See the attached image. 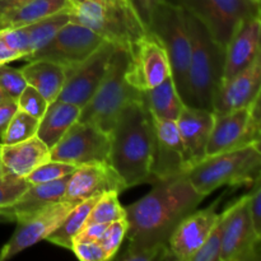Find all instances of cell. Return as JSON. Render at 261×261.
Here are the masks:
<instances>
[{"instance_id": "obj_1", "label": "cell", "mask_w": 261, "mask_h": 261, "mask_svg": "<svg viewBox=\"0 0 261 261\" xmlns=\"http://www.w3.org/2000/svg\"><path fill=\"white\" fill-rule=\"evenodd\" d=\"M204 199L184 175L154 181L147 195L125 206L129 245L120 260H168V239Z\"/></svg>"}, {"instance_id": "obj_2", "label": "cell", "mask_w": 261, "mask_h": 261, "mask_svg": "<svg viewBox=\"0 0 261 261\" xmlns=\"http://www.w3.org/2000/svg\"><path fill=\"white\" fill-rule=\"evenodd\" d=\"M110 163L127 188L152 180L155 133L153 117L143 98L124 107L110 132Z\"/></svg>"}, {"instance_id": "obj_3", "label": "cell", "mask_w": 261, "mask_h": 261, "mask_svg": "<svg viewBox=\"0 0 261 261\" xmlns=\"http://www.w3.org/2000/svg\"><path fill=\"white\" fill-rule=\"evenodd\" d=\"M185 14L191 42L185 105L213 111L214 97L223 81L226 47L212 37L200 20L186 10Z\"/></svg>"}, {"instance_id": "obj_4", "label": "cell", "mask_w": 261, "mask_h": 261, "mask_svg": "<svg viewBox=\"0 0 261 261\" xmlns=\"http://www.w3.org/2000/svg\"><path fill=\"white\" fill-rule=\"evenodd\" d=\"M204 196L222 186H252L261 180V154L250 143L228 152L206 155L182 173Z\"/></svg>"}, {"instance_id": "obj_5", "label": "cell", "mask_w": 261, "mask_h": 261, "mask_svg": "<svg viewBox=\"0 0 261 261\" xmlns=\"http://www.w3.org/2000/svg\"><path fill=\"white\" fill-rule=\"evenodd\" d=\"M129 60V51L117 47L103 81L88 103L82 107L79 121L92 122L110 134L124 107L142 98V92L126 79Z\"/></svg>"}, {"instance_id": "obj_6", "label": "cell", "mask_w": 261, "mask_h": 261, "mask_svg": "<svg viewBox=\"0 0 261 261\" xmlns=\"http://www.w3.org/2000/svg\"><path fill=\"white\" fill-rule=\"evenodd\" d=\"M71 22L79 23L116 47L130 51L147 30L132 5H107L91 0L71 3Z\"/></svg>"}, {"instance_id": "obj_7", "label": "cell", "mask_w": 261, "mask_h": 261, "mask_svg": "<svg viewBox=\"0 0 261 261\" xmlns=\"http://www.w3.org/2000/svg\"><path fill=\"white\" fill-rule=\"evenodd\" d=\"M148 31L154 33L165 46L176 89L184 103H186L191 42L185 10L163 0L153 12Z\"/></svg>"}, {"instance_id": "obj_8", "label": "cell", "mask_w": 261, "mask_h": 261, "mask_svg": "<svg viewBox=\"0 0 261 261\" xmlns=\"http://www.w3.org/2000/svg\"><path fill=\"white\" fill-rule=\"evenodd\" d=\"M200 20L212 37L226 47L240 24L259 14L257 0H166Z\"/></svg>"}, {"instance_id": "obj_9", "label": "cell", "mask_w": 261, "mask_h": 261, "mask_svg": "<svg viewBox=\"0 0 261 261\" xmlns=\"http://www.w3.org/2000/svg\"><path fill=\"white\" fill-rule=\"evenodd\" d=\"M222 214L221 261H261V236L252 221L249 194L237 199Z\"/></svg>"}, {"instance_id": "obj_10", "label": "cell", "mask_w": 261, "mask_h": 261, "mask_svg": "<svg viewBox=\"0 0 261 261\" xmlns=\"http://www.w3.org/2000/svg\"><path fill=\"white\" fill-rule=\"evenodd\" d=\"M111 137L92 122L76 121L50 149L51 160L81 166L110 163Z\"/></svg>"}, {"instance_id": "obj_11", "label": "cell", "mask_w": 261, "mask_h": 261, "mask_svg": "<svg viewBox=\"0 0 261 261\" xmlns=\"http://www.w3.org/2000/svg\"><path fill=\"white\" fill-rule=\"evenodd\" d=\"M126 79L135 89L145 92L172 76L167 51L154 33L147 32L130 48Z\"/></svg>"}, {"instance_id": "obj_12", "label": "cell", "mask_w": 261, "mask_h": 261, "mask_svg": "<svg viewBox=\"0 0 261 261\" xmlns=\"http://www.w3.org/2000/svg\"><path fill=\"white\" fill-rule=\"evenodd\" d=\"M103 42V38L88 27L70 20L27 60H50L68 70L86 60Z\"/></svg>"}, {"instance_id": "obj_13", "label": "cell", "mask_w": 261, "mask_h": 261, "mask_svg": "<svg viewBox=\"0 0 261 261\" xmlns=\"http://www.w3.org/2000/svg\"><path fill=\"white\" fill-rule=\"evenodd\" d=\"M78 203L71 200L56 201L18 221L15 232L0 250V261L12 259L28 247L45 241Z\"/></svg>"}, {"instance_id": "obj_14", "label": "cell", "mask_w": 261, "mask_h": 261, "mask_svg": "<svg viewBox=\"0 0 261 261\" xmlns=\"http://www.w3.org/2000/svg\"><path fill=\"white\" fill-rule=\"evenodd\" d=\"M114 43L105 41L92 55L66 70V81L58 99L84 107L103 81L116 51Z\"/></svg>"}, {"instance_id": "obj_15", "label": "cell", "mask_w": 261, "mask_h": 261, "mask_svg": "<svg viewBox=\"0 0 261 261\" xmlns=\"http://www.w3.org/2000/svg\"><path fill=\"white\" fill-rule=\"evenodd\" d=\"M221 200L222 196L208 208L201 211L195 209L177 224L167 241L168 260L191 261L218 219L217 208Z\"/></svg>"}, {"instance_id": "obj_16", "label": "cell", "mask_w": 261, "mask_h": 261, "mask_svg": "<svg viewBox=\"0 0 261 261\" xmlns=\"http://www.w3.org/2000/svg\"><path fill=\"white\" fill-rule=\"evenodd\" d=\"M126 189L129 188L124 178L111 163H86L78 166L69 176L64 200L82 201L107 191H117L120 194Z\"/></svg>"}, {"instance_id": "obj_17", "label": "cell", "mask_w": 261, "mask_h": 261, "mask_svg": "<svg viewBox=\"0 0 261 261\" xmlns=\"http://www.w3.org/2000/svg\"><path fill=\"white\" fill-rule=\"evenodd\" d=\"M153 117V116H152ZM155 133L152 178L154 181L175 177L186 171L185 149L178 133L177 122L153 117Z\"/></svg>"}, {"instance_id": "obj_18", "label": "cell", "mask_w": 261, "mask_h": 261, "mask_svg": "<svg viewBox=\"0 0 261 261\" xmlns=\"http://www.w3.org/2000/svg\"><path fill=\"white\" fill-rule=\"evenodd\" d=\"M261 89V46L254 60L245 69L223 81L217 91L213 112L224 114L251 107Z\"/></svg>"}, {"instance_id": "obj_19", "label": "cell", "mask_w": 261, "mask_h": 261, "mask_svg": "<svg viewBox=\"0 0 261 261\" xmlns=\"http://www.w3.org/2000/svg\"><path fill=\"white\" fill-rule=\"evenodd\" d=\"M176 122L185 149L186 166L190 168L206 155V145L213 127L214 112L212 110L184 105Z\"/></svg>"}, {"instance_id": "obj_20", "label": "cell", "mask_w": 261, "mask_h": 261, "mask_svg": "<svg viewBox=\"0 0 261 261\" xmlns=\"http://www.w3.org/2000/svg\"><path fill=\"white\" fill-rule=\"evenodd\" d=\"M260 46L261 18L257 14L244 20L226 45L223 81L232 78L246 68L257 55Z\"/></svg>"}, {"instance_id": "obj_21", "label": "cell", "mask_w": 261, "mask_h": 261, "mask_svg": "<svg viewBox=\"0 0 261 261\" xmlns=\"http://www.w3.org/2000/svg\"><path fill=\"white\" fill-rule=\"evenodd\" d=\"M250 122V107L224 114L214 112V122L206 145V155L219 154L245 145V138L249 132Z\"/></svg>"}, {"instance_id": "obj_22", "label": "cell", "mask_w": 261, "mask_h": 261, "mask_svg": "<svg viewBox=\"0 0 261 261\" xmlns=\"http://www.w3.org/2000/svg\"><path fill=\"white\" fill-rule=\"evenodd\" d=\"M68 180L66 176L51 182L30 185L14 203L0 208V213L7 222H18L50 204L64 200Z\"/></svg>"}, {"instance_id": "obj_23", "label": "cell", "mask_w": 261, "mask_h": 261, "mask_svg": "<svg viewBox=\"0 0 261 261\" xmlns=\"http://www.w3.org/2000/svg\"><path fill=\"white\" fill-rule=\"evenodd\" d=\"M50 160V148L37 135L15 144H2V165L4 173L27 177L38 166Z\"/></svg>"}, {"instance_id": "obj_24", "label": "cell", "mask_w": 261, "mask_h": 261, "mask_svg": "<svg viewBox=\"0 0 261 261\" xmlns=\"http://www.w3.org/2000/svg\"><path fill=\"white\" fill-rule=\"evenodd\" d=\"M81 112L82 107L55 99L48 103L45 115L41 117L37 137L51 149L66 134L71 125L78 121Z\"/></svg>"}, {"instance_id": "obj_25", "label": "cell", "mask_w": 261, "mask_h": 261, "mask_svg": "<svg viewBox=\"0 0 261 261\" xmlns=\"http://www.w3.org/2000/svg\"><path fill=\"white\" fill-rule=\"evenodd\" d=\"M28 86L37 89L51 103L58 99L66 81V69L50 60H31L22 68Z\"/></svg>"}, {"instance_id": "obj_26", "label": "cell", "mask_w": 261, "mask_h": 261, "mask_svg": "<svg viewBox=\"0 0 261 261\" xmlns=\"http://www.w3.org/2000/svg\"><path fill=\"white\" fill-rule=\"evenodd\" d=\"M70 0H31L0 15V31L24 27L50 15L70 12Z\"/></svg>"}, {"instance_id": "obj_27", "label": "cell", "mask_w": 261, "mask_h": 261, "mask_svg": "<svg viewBox=\"0 0 261 261\" xmlns=\"http://www.w3.org/2000/svg\"><path fill=\"white\" fill-rule=\"evenodd\" d=\"M143 98L152 116L161 120L176 121L185 105L176 89L172 76H168L154 88L143 92Z\"/></svg>"}, {"instance_id": "obj_28", "label": "cell", "mask_w": 261, "mask_h": 261, "mask_svg": "<svg viewBox=\"0 0 261 261\" xmlns=\"http://www.w3.org/2000/svg\"><path fill=\"white\" fill-rule=\"evenodd\" d=\"M99 196L101 195L92 196V198L79 201L74 206L73 211L68 214V217L64 219L63 223L46 239V241H48L53 245H56V246L71 250L73 240L83 229V227L86 226L87 219H88L89 214H91L92 209H93L94 204L98 200Z\"/></svg>"}, {"instance_id": "obj_29", "label": "cell", "mask_w": 261, "mask_h": 261, "mask_svg": "<svg viewBox=\"0 0 261 261\" xmlns=\"http://www.w3.org/2000/svg\"><path fill=\"white\" fill-rule=\"evenodd\" d=\"M69 22H70L69 12H61L58 13V14L50 15L47 18H43V19L32 23V24L24 25V30L28 36V41H30L31 55L35 51L43 47Z\"/></svg>"}, {"instance_id": "obj_30", "label": "cell", "mask_w": 261, "mask_h": 261, "mask_svg": "<svg viewBox=\"0 0 261 261\" xmlns=\"http://www.w3.org/2000/svg\"><path fill=\"white\" fill-rule=\"evenodd\" d=\"M117 191H107L99 196L94 204L86 224L106 223L126 218V209L120 204Z\"/></svg>"}, {"instance_id": "obj_31", "label": "cell", "mask_w": 261, "mask_h": 261, "mask_svg": "<svg viewBox=\"0 0 261 261\" xmlns=\"http://www.w3.org/2000/svg\"><path fill=\"white\" fill-rule=\"evenodd\" d=\"M40 120L31 116L22 110H17L14 116L10 120L9 125L5 129L0 143L2 144H15V143L24 142L37 135Z\"/></svg>"}, {"instance_id": "obj_32", "label": "cell", "mask_w": 261, "mask_h": 261, "mask_svg": "<svg viewBox=\"0 0 261 261\" xmlns=\"http://www.w3.org/2000/svg\"><path fill=\"white\" fill-rule=\"evenodd\" d=\"M78 166L71 165V163L60 162V161H47L43 165L38 166L36 170H33L30 175L27 176V181L31 185L36 184H45L56 181L59 178L70 176L74 171L76 170Z\"/></svg>"}, {"instance_id": "obj_33", "label": "cell", "mask_w": 261, "mask_h": 261, "mask_svg": "<svg viewBox=\"0 0 261 261\" xmlns=\"http://www.w3.org/2000/svg\"><path fill=\"white\" fill-rule=\"evenodd\" d=\"M222 233H223V214L219 213L218 219L209 232L205 242L195 252L191 261H221Z\"/></svg>"}, {"instance_id": "obj_34", "label": "cell", "mask_w": 261, "mask_h": 261, "mask_svg": "<svg viewBox=\"0 0 261 261\" xmlns=\"http://www.w3.org/2000/svg\"><path fill=\"white\" fill-rule=\"evenodd\" d=\"M127 229H129V222H127L126 218L111 222L107 226L106 231H105L103 236L99 241L102 249L105 250L107 260L114 259L115 255L117 254L122 241L126 237Z\"/></svg>"}, {"instance_id": "obj_35", "label": "cell", "mask_w": 261, "mask_h": 261, "mask_svg": "<svg viewBox=\"0 0 261 261\" xmlns=\"http://www.w3.org/2000/svg\"><path fill=\"white\" fill-rule=\"evenodd\" d=\"M27 86L22 69L12 68L8 64L0 66V88L7 94L8 98L17 101Z\"/></svg>"}, {"instance_id": "obj_36", "label": "cell", "mask_w": 261, "mask_h": 261, "mask_svg": "<svg viewBox=\"0 0 261 261\" xmlns=\"http://www.w3.org/2000/svg\"><path fill=\"white\" fill-rule=\"evenodd\" d=\"M31 184L25 177L4 173L0 176V208L8 206L14 203L28 188Z\"/></svg>"}, {"instance_id": "obj_37", "label": "cell", "mask_w": 261, "mask_h": 261, "mask_svg": "<svg viewBox=\"0 0 261 261\" xmlns=\"http://www.w3.org/2000/svg\"><path fill=\"white\" fill-rule=\"evenodd\" d=\"M18 110L27 112L31 116L41 120L48 107V101L33 87L27 86L17 99Z\"/></svg>"}, {"instance_id": "obj_38", "label": "cell", "mask_w": 261, "mask_h": 261, "mask_svg": "<svg viewBox=\"0 0 261 261\" xmlns=\"http://www.w3.org/2000/svg\"><path fill=\"white\" fill-rule=\"evenodd\" d=\"M0 37L4 40V42L12 50L22 54L23 60H27L28 56L31 55V48L30 41H28V36L24 27L9 28V30L0 31Z\"/></svg>"}, {"instance_id": "obj_39", "label": "cell", "mask_w": 261, "mask_h": 261, "mask_svg": "<svg viewBox=\"0 0 261 261\" xmlns=\"http://www.w3.org/2000/svg\"><path fill=\"white\" fill-rule=\"evenodd\" d=\"M71 251L82 261H107L105 250L99 242L87 240H74Z\"/></svg>"}, {"instance_id": "obj_40", "label": "cell", "mask_w": 261, "mask_h": 261, "mask_svg": "<svg viewBox=\"0 0 261 261\" xmlns=\"http://www.w3.org/2000/svg\"><path fill=\"white\" fill-rule=\"evenodd\" d=\"M127 2L132 5L134 12L137 13L139 19L142 20L145 30L148 31L153 12H154V9L157 8V5L160 4V3H162L163 0H127Z\"/></svg>"}, {"instance_id": "obj_41", "label": "cell", "mask_w": 261, "mask_h": 261, "mask_svg": "<svg viewBox=\"0 0 261 261\" xmlns=\"http://www.w3.org/2000/svg\"><path fill=\"white\" fill-rule=\"evenodd\" d=\"M250 195V209H251L252 221L259 236H261V180L257 181L252 188Z\"/></svg>"}, {"instance_id": "obj_42", "label": "cell", "mask_w": 261, "mask_h": 261, "mask_svg": "<svg viewBox=\"0 0 261 261\" xmlns=\"http://www.w3.org/2000/svg\"><path fill=\"white\" fill-rule=\"evenodd\" d=\"M107 226L106 223H93V224H86L81 232L75 236L74 240H87V241L99 242L102 236H103L105 231H106ZM73 240V241H74Z\"/></svg>"}, {"instance_id": "obj_43", "label": "cell", "mask_w": 261, "mask_h": 261, "mask_svg": "<svg viewBox=\"0 0 261 261\" xmlns=\"http://www.w3.org/2000/svg\"><path fill=\"white\" fill-rule=\"evenodd\" d=\"M18 110L17 101H7L0 103V139H2L3 134H4L5 129L9 125L10 120L14 116V114Z\"/></svg>"}, {"instance_id": "obj_44", "label": "cell", "mask_w": 261, "mask_h": 261, "mask_svg": "<svg viewBox=\"0 0 261 261\" xmlns=\"http://www.w3.org/2000/svg\"><path fill=\"white\" fill-rule=\"evenodd\" d=\"M15 60H23V55L17 53V51L12 50V48L4 42V40L0 37V66L5 65V64H9Z\"/></svg>"}, {"instance_id": "obj_45", "label": "cell", "mask_w": 261, "mask_h": 261, "mask_svg": "<svg viewBox=\"0 0 261 261\" xmlns=\"http://www.w3.org/2000/svg\"><path fill=\"white\" fill-rule=\"evenodd\" d=\"M250 112H251V122H250V127H251L255 122L259 121L261 119V89L259 94L256 96V98H255L254 103L250 107Z\"/></svg>"}, {"instance_id": "obj_46", "label": "cell", "mask_w": 261, "mask_h": 261, "mask_svg": "<svg viewBox=\"0 0 261 261\" xmlns=\"http://www.w3.org/2000/svg\"><path fill=\"white\" fill-rule=\"evenodd\" d=\"M261 138V119L259 121L255 122L247 132L246 138H245V145L250 144V143L255 142V140L260 139Z\"/></svg>"}, {"instance_id": "obj_47", "label": "cell", "mask_w": 261, "mask_h": 261, "mask_svg": "<svg viewBox=\"0 0 261 261\" xmlns=\"http://www.w3.org/2000/svg\"><path fill=\"white\" fill-rule=\"evenodd\" d=\"M28 2H31V0H0V15Z\"/></svg>"}, {"instance_id": "obj_48", "label": "cell", "mask_w": 261, "mask_h": 261, "mask_svg": "<svg viewBox=\"0 0 261 261\" xmlns=\"http://www.w3.org/2000/svg\"><path fill=\"white\" fill-rule=\"evenodd\" d=\"M71 3L74 2H82V0H70ZM91 2H97L101 3V4H107V5H130L127 0H91Z\"/></svg>"}, {"instance_id": "obj_49", "label": "cell", "mask_w": 261, "mask_h": 261, "mask_svg": "<svg viewBox=\"0 0 261 261\" xmlns=\"http://www.w3.org/2000/svg\"><path fill=\"white\" fill-rule=\"evenodd\" d=\"M7 101H10V99L8 98L7 94H5L4 92H3V89L0 88V103H3V102H7ZM12 101H13V99H12Z\"/></svg>"}, {"instance_id": "obj_50", "label": "cell", "mask_w": 261, "mask_h": 261, "mask_svg": "<svg viewBox=\"0 0 261 261\" xmlns=\"http://www.w3.org/2000/svg\"><path fill=\"white\" fill-rule=\"evenodd\" d=\"M251 144H252V145H254V147H255V148H256V149H257V150H259V153H260V154H261V138H260V139L255 140V142H252V143H251Z\"/></svg>"}, {"instance_id": "obj_51", "label": "cell", "mask_w": 261, "mask_h": 261, "mask_svg": "<svg viewBox=\"0 0 261 261\" xmlns=\"http://www.w3.org/2000/svg\"><path fill=\"white\" fill-rule=\"evenodd\" d=\"M4 175L3 172V165H2V143H0V176Z\"/></svg>"}, {"instance_id": "obj_52", "label": "cell", "mask_w": 261, "mask_h": 261, "mask_svg": "<svg viewBox=\"0 0 261 261\" xmlns=\"http://www.w3.org/2000/svg\"><path fill=\"white\" fill-rule=\"evenodd\" d=\"M2 222H7V219H5L4 217L2 216V213H0V223H2Z\"/></svg>"}, {"instance_id": "obj_53", "label": "cell", "mask_w": 261, "mask_h": 261, "mask_svg": "<svg viewBox=\"0 0 261 261\" xmlns=\"http://www.w3.org/2000/svg\"><path fill=\"white\" fill-rule=\"evenodd\" d=\"M259 14H260V18H261V0H259Z\"/></svg>"}, {"instance_id": "obj_54", "label": "cell", "mask_w": 261, "mask_h": 261, "mask_svg": "<svg viewBox=\"0 0 261 261\" xmlns=\"http://www.w3.org/2000/svg\"><path fill=\"white\" fill-rule=\"evenodd\" d=\"M257 2H259V0H257Z\"/></svg>"}]
</instances>
